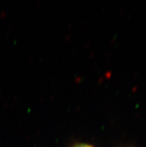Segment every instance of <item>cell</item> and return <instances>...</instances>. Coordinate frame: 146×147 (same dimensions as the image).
Here are the masks:
<instances>
[{"mask_svg":"<svg viewBox=\"0 0 146 147\" xmlns=\"http://www.w3.org/2000/svg\"><path fill=\"white\" fill-rule=\"evenodd\" d=\"M73 147H93L90 145H88V144H77V145L74 146Z\"/></svg>","mask_w":146,"mask_h":147,"instance_id":"6da1fadb","label":"cell"}]
</instances>
